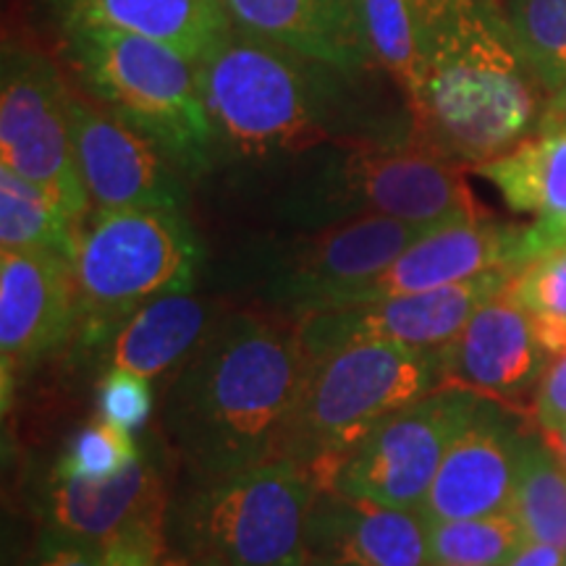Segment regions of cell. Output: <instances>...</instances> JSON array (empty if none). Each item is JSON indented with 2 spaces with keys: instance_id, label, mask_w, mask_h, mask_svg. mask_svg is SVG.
<instances>
[{
  "instance_id": "cell-7",
  "label": "cell",
  "mask_w": 566,
  "mask_h": 566,
  "mask_svg": "<svg viewBox=\"0 0 566 566\" xmlns=\"http://www.w3.org/2000/svg\"><path fill=\"white\" fill-rule=\"evenodd\" d=\"M321 488L286 457L205 480L176 514L184 556L221 566H304L307 520Z\"/></svg>"
},
{
  "instance_id": "cell-14",
  "label": "cell",
  "mask_w": 566,
  "mask_h": 566,
  "mask_svg": "<svg viewBox=\"0 0 566 566\" xmlns=\"http://www.w3.org/2000/svg\"><path fill=\"white\" fill-rule=\"evenodd\" d=\"M443 384L467 388L527 415L551 354L512 289L488 300L441 349Z\"/></svg>"
},
{
  "instance_id": "cell-35",
  "label": "cell",
  "mask_w": 566,
  "mask_h": 566,
  "mask_svg": "<svg viewBox=\"0 0 566 566\" xmlns=\"http://www.w3.org/2000/svg\"><path fill=\"white\" fill-rule=\"evenodd\" d=\"M506 566H566V551L527 541Z\"/></svg>"
},
{
  "instance_id": "cell-6",
  "label": "cell",
  "mask_w": 566,
  "mask_h": 566,
  "mask_svg": "<svg viewBox=\"0 0 566 566\" xmlns=\"http://www.w3.org/2000/svg\"><path fill=\"white\" fill-rule=\"evenodd\" d=\"M197 263L200 242L184 210H92L71 254L84 342L97 346L142 304L189 292Z\"/></svg>"
},
{
  "instance_id": "cell-12",
  "label": "cell",
  "mask_w": 566,
  "mask_h": 566,
  "mask_svg": "<svg viewBox=\"0 0 566 566\" xmlns=\"http://www.w3.org/2000/svg\"><path fill=\"white\" fill-rule=\"evenodd\" d=\"M512 271H493L478 279L430 289L420 294L344 304L296 317V331L307 357L354 342L405 344L417 349H443L459 336L488 300L512 283Z\"/></svg>"
},
{
  "instance_id": "cell-4",
  "label": "cell",
  "mask_w": 566,
  "mask_h": 566,
  "mask_svg": "<svg viewBox=\"0 0 566 566\" xmlns=\"http://www.w3.org/2000/svg\"><path fill=\"white\" fill-rule=\"evenodd\" d=\"M443 386L441 349L354 342L310 357L279 457L328 488L344 454L384 417Z\"/></svg>"
},
{
  "instance_id": "cell-17",
  "label": "cell",
  "mask_w": 566,
  "mask_h": 566,
  "mask_svg": "<svg viewBox=\"0 0 566 566\" xmlns=\"http://www.w3.org/2000/svg\"><path fill=\"white\" fill-rule=\"evenodd\" d=\"M80 328L71 258L51 250L0 252L3 373L61 349Z\"/></svg>"
},
{
  "instance_id": "cell-1",
  "label": "cell",
  "mask_w": 566,
  "mask_h": 566,
  "mask_svg": "<svg viewBox=\"0 0 566 566\" xmlns=\"http://www.w3.org/2000/svg\"><path fill=\"white\" fill-rule=\"evenodd\" d=\"M412 17L409 139L475 168L537 132L548 92L530 71L501 0H412Z\"/></svg>"
},
{
  "instance_id": "cell-21",
  "label": "cell",
  "mask_w": 566,
  "mask_h": 566,
  "mask_svg": "<svg viewBox=\"0 0 566 566\" xmlns=\"http://www.w3.org/2000/svg\"><path fill=\"white\" fill-rule=\"evenodd\" d=\"M63 27H108L200 63L233 30L223 0H55Z\"/></svg>"
},
{
  "instance_id": "cell-11",
  "label": "cell",
  "mask_w": 566,
  "mask_h": 566,
  "mask_svg": "<svg viewBox=\"0 0 566 566\" xmlns=\"http://www.w3.org/2000/svg\"><path fill=\"white\" fill-rule=\"evenodd\" d=\"M438 226L352 216L296 239L273 273L268 296L292 321L342 304Z\"/></svg>"
},
{
  "instance_id": "cell-28",
  "label": "cell",
  "mask_w": 566,
  "mask_h": 566,
  "mask_svg": "<svg viewBox=\"0 0 566 566\" xmlns=\"http://www.w3.org/2000/svg\"><path fill=\"white\" fill-rule=\"evenodd\" d=\"M363 21L375 66L384 69L407 97L417 76L412 0H363Z\"/></svg>"
},
{
  "instance_id": "cell-31",
  "label": "cell",
  "mask_w": 566,
  "mask_h": 566,
  "mask_svg": "<svg viewBox=\"0 0 566 566\" xmlns=\"http://www.w3.org/2000/svg\"><path fill=\"white\" fill-rule=\"evenodd\" d=\"M97 409L103 420L137 433L153 415L150 380L126 370H105L97 388Z\"/></svg>"
},
{
  "instance_id": "cell-9",
  "label": "cell",
  "mask_w": 566,
  "mask_h": 566,
  "mask_svg": "<svg viewBox=\"0 0 566 566\" xmlns=\"http://www.w3.org/2000/svg\"><path fill=\"white\" fill-rule=\"evenodd\" d=\"M69 92V76L45 51L32 42H3L0 166L45 189L82 226L92 202L76 168Z\"/></svg>"
},
{
  "instance_id": "cell-27",
  "label": "cell",
  "mask_w": 566,
  "mask_h": 566,
  "mask_svg": "<svg viewBox=\"0 0 566 566\" xmlns=\"http://www.w3.org/2000/svg\"><path fill=\"white\" fill-rule=\"evenodd\" d=\"M514 38L541 87L566 84V0H504Z\"/></svg>"
},
{
  "instance_id": "cell-33",
  "label": "cell",
  "mask_w": 566,
  "mask_h": 566,
  "mask_svg": "<svg viewBox=\"0 0 566 566\" xmlns=\"http://www.w3.org/2000/svg\"><path fill=\"white\" fill-rule=\"evenodd\" d=\"M530 417H533L537 430L566 428V352L551 359L548 370L543 373Z\"/></svg>"
},
{
  "instance_id": "cell-26",
  "label": "cell",
  "mask_w": 566,
  "mask_h": 566,
  "mask_svg": "<svg viewBox=\"0 0 566 566\" xmlns=\"http://www.w3.org/2000/svg\"><path fill=\"white\" fill-rule=\"evenodd\" d=\"M424 530L433 566H506L527 543L525 530L512 512L424 520Z\"/></svg>"
},
{
  "instance_id": "cell-15",
  "label": "cell",
  "mask_w": 566,
  "mask_h": 566,
  "mask_svg": "<svg viewBox=\"0 0 566 566\" xmlns=\"http://www.w3.org/2000/svg\"><path fill=\"white\" fill-rule=\"evenodd\" d=\"M525 436V415L483 396L446 451L420 514L467 520L509 512Z\"/></svg>"
},
{
  "instance_id": "cell-32",
  "label": "cell",
  "mask_w": 566,
  "mask_h": 566,
  "mask_svg": "<svg viewBox=\"0 0 566 566\" xmlns=\"http://www.w3.org/2000/svg\"><path fill=\"white\" fill-rule=\"evenodd\" d=\"M166 556V522H139L105 543L103 566H160Z\"/></svg>"
},
{
  "instance_id": "cell-18",
  "label": "cell",
  "mask_w": 566,
  "mask_h": 566,
  "mask_svg": "<svg viewBox=\"0 0 566 566\" xmlns=\"http://www.w3.org/2000/svg\"><path fill=\"white\" fill-rule=\"evenodd\" d=\"M166 504L158 457L142 443L139 457L111 478L92 480L55 470L42 499V535L105 546L139 522H166Z\"/></svg>"
},
{
  "instance_id": "cell-25",
  "label": "cell",
  "mask_w": 566,
  "mask_h": 566,
  "mask_svg": "<svg viewBox=\"0 0 566 566\" xmlns=\"http://www.w3.org/2000/svg\"><path fill=\"white\" fill-rule=\"evenodd\" d=\"M509 512L520 520L527 541L566 551V467L551 451L541 430H527L522 443Z\"/></svg>"
},
{
  "instance_id": "cell-20",
  "label": "cell",
  "mask_w": 566,
  "mask_h": 566,
  "mask_svg": "<svg viewBox=\"0 0 566 566\" xmlns=\"http://www.w3.org/2000/svg\"><path fill=\"white\" fill-rule=\"evenodd\" d=\"M233 27L302 59L359 76L375 66L363 0H223Z\"/></svg>"
},
{
  "instance_id": "cell-34",
  "label": "cell",
  "mask_w": 566,
  "mask_h": 566,
  "mask_svg": "<svg viewBox=\"0 0 566 566\" xmlns=\"http://www.w3.org/2000/svg\"><path fill=\"white\" fill-rule=\"evenodd\" d=\"M105 546L74 537L42 535L38 554L30 566H103Z\"/></svg>"
},
{
  "instance_id": "cell-24",
  "label": "cell",
  "mask_w": 566,
  "mask_h": 566,
  "mask_svg": "<svg viewBox=\"0 0 566 566\" xmlns=\"http://www.w3.org/2000/svg\"><path fill=\"white\" fill-rule=\"evenodd\" d=\"M76 231L80 226L55 197L0 166V252L51 250L71 258Z\"/></svg>"
},
{
  "instance_id": "cell-5",
  "label": "cell",
  "mask_w": 566,
  "mask_h": 566,
  "mask_svg": "<svg viewBox=\"0 0 566 566\" xmlns=\"http://www.w3.org/2000/svg\"><path fill=\"white\" fill-rule=\"evenodd\" d=\"M63 53L80 87L150 137L187 179L210 171L216 137L192 61L108 27H63Z\"/></svg>"
},
{
  "instance_id": "cell-10",
  "label": "cell",
  "mask_w": 566,
  "mask_h": 566,
  "mask_svg": "<svg viewBox=\"0 0 566 566\" xmlns=\"http://www.w3.org/2000/svg\"><path fill=\"white\" fill-rule=\"evenodd\" d=\"M483 396L438 386L384 417L338 462L328 488L375 504L420 512L441 462Z\"/></svg>"
},
{
  "instance_id": "cell-29",
  "label": "cell",
  "mask_w": 566,
  "mask_h": 566,
  "mask_svg": "<svg viewBox=\"0 0 566 566\" xmlns=\"http://www.w3.org/2000/svg\"><path fill=\"white\" fill-rule=\"evenodd\" d=\"M139 451L142 443L134 438V433L97 415L95 420L76 430L69 443V451L55 470L63 472V475L92 480L111 478L118 470H124L126 464H132L139 457Z\"/></svg>"
},
{
  "instance_id": "cell-30",
  "label": "cell",
  "mask_w": 566,
  "mask_h": 566,
  "mask_svg": "<svg viewBox=\"0 0 566 566\" xmlns=\"http://www.w3.org/2000/svg\"><path fill=\"white\" fill-rule=\"evenodd\" d=\"M509 289L533 317L566 323V244L535 254Z\"/></svg>"
},
{
  "instance_id": "cell-3",
  "label": "cell",
  "mask_w": 566,
  "mask_h": 566,
  "mask_svg": "<svg viewBox=\"0 0 566 566\" xmlns=\"http://www.w3.org/2000/svg\"><path fill=\"white\" fill-rule=\"evenodd\" d=\"M216 155L279 158L328 142L338 71L233 30L197 63Z\"/></svg>"
},
{
  "instance_id": "cell-19",
  "label": "cell",
  "mask_w": 566,
  "mask_h": 566,
  "mask_svg": "<svg viewBox=\"0 0 566 566\" xmlns=\"http://www.w3.org/2000/svg\"><path fill=\"white\" fill-rule=\"evenodd\" d=\"M307 558L338 566H433L420 512L321 488L307 520Z\"/></svg>"
},
{
  "instance_id": "cell-36",
  "label": "cell",
  "mask_w": 566,
  "mask_h": 566,
  "mask_svg": "<svg viewBox=\"0 0 566 566\" xmlns=\"http://www.w3.org/2000/svg\"><path fill=\"white\" fill-rule=\"evenodd\" d=\"M541 126H554V129H566V84L548 95L546 108H543Z\"/></svg>"
},
{
  "instance_id": "cell-22",
  "label": "cell",
  "mask_w": 566,
  "mask_h": 566,
  "mask_svg": "<svg viewBox=\"0 0 566 566\" xmlns=\"http://www.w3.org/2000/svg\"><path fill=\"white\" fill-rule=\"evenodd\" d=\"M208 302L189 292L163 294L126 315L101 344L105 370H126L155 380L192 357L210 334Z\"/></svg>"
},
{
  "instance_id": "cell-38",
  "label": "cell",
  "mask_w": 566,
  "mask_h": 566,
  "mask_svg": "<svg viewBox=\"0 0 566 566\" xmlns=\"http://www.w3.org/2000/svg\"><path fill=\"white\" fill-rule=\"evenodd\" d=\"M160 566H221V564H212V562H192V558H187V556H176V558L163 556Z\"/></svg>"
},
{
  "instance_id": "cell-2",
  "label": "cell",
  "mask_w": 566,
  "mask_h": 566,
  "mask_svg": "<svg viewBox=\"0 0 566 566\" xmlns=\"http://www.w3.org/2000/svg\"><path fill=\"white\" fill-rule=\"evenodd\" d=\"M310 357L296 323L237 313L212 325L176 373L163 430L205 483L279 457Z\"/></svg>"
},
{
  "instance_id": "cell-16",
  "label": "cell",
  "mask_w": 566,
  "mask_h": 566,
  "mask_svg": "<svg viewBox=\"0 0 566 566\" xmlns=\"http://www.w3.org/2000/svg\"><path fill=\"white\" fill-rule=\"evenodd\" d=\"M525 263V226L495 223L488 216L451 221L409 244L386 271L336 307L430 292L493 271H512L516 275Z\"/></svg>"
},
{
  "instance_id": "cell-23",
  "label": "cell",
  "mask_w": 566,
  "mask_h": 566,
  "mask_svg": "<svg viewBox=\"0 0 566 566\" xmlns=\"http://www.w3.org/2000/svg\"><path fill=\"white\" fill-rule=\"evenodd\" d=\"M514 212L566 229V129L537 126L499 158L475 166Z\"/></svg>"
},
{
  "instance_id": "cell-13",
  "label": "cell",
  "mask_w": 566,
  "mask_h": 566,
  "mask_svg": "<svg viewBox=\"0 0 566 566\" xmlns=\"http://www.w3.org/2000/svg\"><path fill=\"white\" fill-rule=\"evenodd\" d=\"M69 122L76 168L92 210L187 208V176L150 137L71 84Z\"/></svg>"
},
{
  "instance_id": "cell-37",
  "label": "cell",
  "mask_w": 566,
  "mask_h": 566,
  "mask_svg": "<svg viewBox=\"0 0 566 566\" xmlns=\"http://www.w3.org/2000/svg\"><path fill=\"white\" fill-rule=\"evenodd\" d=\"M541 436L546 438L551 451L558 457V462L566 467V428L564 430H541Z\"/></svg>"
},
{
  "instance_id": "cell-8",
  "label": "cell",
  "mask_w": 566,
  "mask_h": 566,
  "mask_svg": "<svg viewBox=\"0 0 566 566\" xmlns=\"http://www.w3.org/2000/svg\"><path fill=\"white\" fill-rule=\"evenodd\" d=\"M296 212L321 226L352 216H386L422 226L485 216L467 187L462 166L409 137L334 147L296 192Z\"/></svg>"
},
{
  "instance_id": "cell-39",
  "label": "cell",
  "mask_w": 566,
  "mask_h": 566,
  "mask_svg": "<svg viewBox=\"0 0 566 566\" xmlns=\"http://www.w3.org/2000/svg\"><path fill=\"white\" fill-rule=\"evenodd\" d=\"M304 566H338V564H331V562H321V558H307V564Z\"/></svg>"
}]
</instances>
